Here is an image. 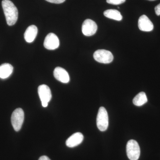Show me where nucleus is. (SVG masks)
Returning a JSON list of instances; mask_svg holds the SVG:
<instances>
[{
	"label": "nucleus",
	"mask_w": 160,
	"mask_h": 160,
	"mask_svg": "<svg viewBox=\"0 0 160 160\" xmlns=\"http://www.w3.org/2000/svg\"><path fill=\"white\" fill-rule=\"evenodd\" d=\"M155 11L157 15H160V3L155 7Z\"/></svg>",
	"instance_id": "18"
},
{
	"label": "nucleus",
	"mask_w": 160,
	"mask_h": 160,
	"mask_svg": "<svg viewBox=\"0 0 160 160\" xmlns=\"http://www.w3.org/2000/svg\"><path fill=\"white\" fill-rule=\"evenodd\" d=\"M38 28L34 25L29 26L26 29L24 33V38L26 42L28 43L33 42L37 35Z\"/></svg>",
	"instance_id": "12"
},
{
	"label": "nucleus",
	"mask_w": 160,
	"mask_h": 160,
	"mask_svg": "<svg viewBox=\"0 0 160 160\" xmlns=\"http://www.w3.org/2000/svg\"><path fill=\"white\" fill-rule=\"evenodd\" d=\"M84 136L82 133L76 132L67 139L66 141V145L69 148H73L78 146L82 142Z\"/></svg>",
	"instance_id": "11"
},
{
	"label": "nucleus",
	"mask_w": 160,
	"mask_h": 160,
	"mask_svg": "<svg viewBox=\"0 0 160 160\" xmlns=\"http://www.w3.org/2000/svg\"><path fill=\"white\" fill-rule=\"evenodd\" d=\"M104 15L106 18L116 21H121L122 19V16L119 11L116 9H108L104 12Z\"/></svg>",
	"instance_id": "14"
},
{
	"label": "nucleus",
	"mask_w": 160,
	"mask_h": 160,
	"mask_svg": "<svg viewBox=\"0 0 160 160\" xmlns=\"http://www.w3.org/2000/svg\"><path fill=\"white\" fill-rule=\"evenodd\" d=\"M53 75L57 80L62 83H68L70 80L69 73L62 67H56L53 71Z\"/></svg>",
	"instance_id": "10"
},
{
	"label": "nucleus",
	"mask_w": 160,
	"mask_h": 160,
	"mask_svg": "<svg viewBox=\"0 0 160 160\" xmlns=\"http://www.w3.org/2000/svg\"><path fill=\"white\" fill-rule=\"evenodd\" d=\"M38 93L42 102V106L43 107H47L52 98L50 88L47 85H41L38 88Z\"/></svg>",
	"instance_id": "6"
},
{
	"label": "nucleus",
	"mask_w": 160,
	"mask_h": 160,
	"mask_svg": "<svg viewBox=\"0 0 160 160\" xmlns=\"http://www.w3.org/2000/svg\"><path fill=\"white\" fill-rule=\"evenodd\" d=\"M148 102L147 96L146 93L144 92H140L137 95L133 98V104L136 106H141L146 104Z\"/></svg>",
	"instance_id": "15"
},
{
	"label": "nucleus",
	"mask_w": 160,
	"mask_h": 160,
	"mask_svg": "<svg viewBox=\"0 0 160 160\" xmlns=\"http://www.w3.org/2000/svg\"><path fill=\"white\" fill-rule=\"evenodd\" d=\"M38 160H51L49 158L46 156H42Z\"/></svg>",
	"instance_id": "19"
},
{
	"label": "nucleus",
	"mask_w": 160,
	"mask_h": 160,
	"mask_svg": "<svg viewBox=\"0 0 160 160\" xmlns=\"http://www.w3.org/2000/svg\"><path fill=\"white\" fill-rule=\"evenodd\" d=\"M2 6L7 24L9 26H13L17 21L18 10L14 4L9 0H3Z\"/></svg>",
	"instance_id": "1"
},
{
	"label": "nucleus",
	"mask_w": 160,
	"mask_h": 160,
	"mask_svg": "<svg viewBox=\"0 0 160 160\" xmlns=\"http://www.w3.org/2000/svg\"><path fill=\"white\" fill-rule=\"evenodd\" d=\"M97 125L98 129L102 132L107 130L109 126L108 112L104 107H101L99 109L97 118Z\"/></svg>",
	"instance_id": "2"
},
{
	"label": "nucleus",
	"mask_w": 160,
	"mask_h": 160,
	"mask_svg": "<svg viewBox=\"0 0 160 160\" xmlns=\"http://www.w3.org/2000/svg\"><path fill=\"white\" fill-rule=\"evenodd\" d=\"M138 26L140 30L145 32L152 31L154 27L151 21L145 15L141 16L139 18Z\"/></svg>",
	"instance_id": "9"
},
{
	"label": "nucleus",
	"mask_w": 160,
	"mask_h": 160,
	"mask_svg": "<svg viewBox=\"0 0 160 160\" xmlns=\"http://www.w3.org/2000/svg\"><path fill=\"white\" fill-rule=\"evenodd\" d=\"M24 120V112L21 108L16 109L11 116V123L16 131H19L22 128Z\"/></svg>",
	"instance_id": "4"
},
{
	"label": "nucleus",
	"mask_w": 160,
	"mask_h": 160,
	"mask_svg": "<svg viewBox=\"0 0 160 160\" xmlns=\"http://www.w3.org/2000/svg\"><path fill=\"white\" fill-rule=\"evenodd\" d=\"M140 148L135 140H130L126 145V153L130 160H138L140 157Z\"/></svg>",
	"instance_id": "3"
},
{
	"label": "nucleus",
	"mask_w": 160,
	"mask_h": 160,
	"mask_svg": "<svg viewBox=\"0 0 160 160\" xmlns=\"http://www.w3.org/2000/svg\"><path fill=\"white\" fill-rule=\"evenodd\" d=\"M148 1H155V0H148Z\"/></svg>",
	"instance_id": "20"
},
{
	"label": "nucleus",
	"mask_w": 160,
	"mask_h": 160,
	"mask_svg": "<svg viewBox=\"0 0 160 160\" xmlns=\"http://www.w3.org/2000/svg\"><path fill=\"white\" fill-rule=\"evenodd\" d=\"M93 58L95 61L103 64H109L113 59V55L108 50L98 49L95 52Z\"/></svg>",
	"instance_id": "5"
},
{
	"label": "nucleus",
	"mask_w": 160,
	"mask_h": 160,
	"mask_svg": "<svg viewBox=\"0 0 160 160\" xmlns=\"http://www.w3.org/2000/svg\"><path fill=\"white\" fill-rule=\"evenodd\" d=\"M98 26L94 21L91 19H86L84 21L82 26L83 34L86 36H91L96 32Z\"/></svg>",
	"instance_id": "7"
},
{
	"label": "nucleus",
	"mask_w": 160,
	"mask_h": 160,
	"mask_svg": "<svg viewBox=\"0 0 160 160\" xmlns=\"http://www.w3.org/2000/svg\"><path fill=\"white\" fill-rule=\"evenodd\" d=\"M49 2L55 3V4H61L65 2L66 0H46Z\"/></svg>",
	"instance_id": "17"
},
{
	"label": "nucleus",
	"mask_w": 160,
	"mask_h": 160,
	"mask_svg": "<svg viewBox=\"0 0 160 160\" xmlns=\"http://www.w3.org/2000/svg\"><path fill=\"white\" fill-rule=\"evenodd\" d=\"M126 0H106V2L109 4L114 5H118L125 2Z\"/></svg>",
	"instance_id": "16"
},
{
	"label": "nucleus",
	"mask_w": 160,
	"mask_h": 160,
	"mask_svg": "<svg viewBox=\"0 0 160 160\" xmlns=\"http://www.w3.org/2000/svg\"><path fill=\"white\" fill-rule=\"evenodd\" d=\"M60 42L57 36L53 33H49L46 36L44 41V46L46 49L54 50L59 46Z\"/></svg>",
	"instance_id": "8"
},
{
	"label": "nucleus",
	"mask_w": 160,
	"mask_h": 160,
	"mask_svg": "<svg viewBox=\"0 0 160 160\" xmlns=\"http://www.w3.org/2000/svg\"><path fill=\"white\" fill-rule=\"evenodd\" d=\"M12 66L9 63H4L0 66V78L6 79L9 78L13 72Z\"/></svg>",
	"instance_id": "13"
}]
</instances>
